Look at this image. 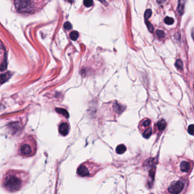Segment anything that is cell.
Instances as JSON below:
<instances>
[{"label": "cell", "mask_w": 194, "mask_h": 194, "mask_svg": "<svg viewBox=\"0 0 194 194\" xmlns=\"http://www.w3.org/2000/svg\"><path fill=\"white\" fill-rule=\"evenodd\" d=\"M30 178L29 173L25 171L10 169L3 174L1 178V185L7 192H16L27 184Z\"/></svg>", "instance_id": "1"}, {"label": "cell", "mask_w": 194, "mask_h": 194, "mask_svg": "<svg viewBox=\"0 0 194 194\" xmlns=\"http://www.w3.org/2000/svg\"><path fill=\"white\" fill-rule=\"evenodd\" d=\"M47 0H11L14 10L23 15H31L43 9Z\"/></svg>", "instance_id": "2"}, {"label": "cell", "mask_w": 194, "mask_h": 194, "mask_svg": "<svg viewBox=\"0 0 194 194\" xmlns=\"http://www.w3.org/2000/svg\"><path fill=\"white\" fill-rule=\"evenodd\" d=\"M37 150V143L32 136H27L19 144L18 153L24 157H30L34 155Z\"/></svg>", "instance_id": "3"}, {"label": "cell", "mask_w": 194, "mask_h": 194, "mask_svg": "<svg viewBox=\"0 0 194 194\" xmlns=\"http://www.w3.org/2000/svg\"><path fill=\"white\" fill-rule=\"evenodd\" d=\"M184 187V184L182 181H178L174 183L171 184L169 188V191L171 194H179L183 190Z\"/></svg>", "instance_id": "4"}, {"label": "cell", "mask_w": 194, "mask_h": 194, "mask_svg": "<svg viewBox=\"0 0 194 194\" xmlns=\"http://www.w3.org/2000/svg\"><path fill=\"white\" fill-rule=\"evenodd\" d=\"M77 173L81 177H88L90 175V171L88 170L87 164H81V166L78 167Z\"/></svg>", "instance_id": "5"}, {"label": "cell", "mask_w": 194, "mask_h": 194, "mask_svg": "<svg viewBox=\"0 0 194 194\" xmlns=\"http://www.w3.org/2000/svg\"><path fill=\"white\" fill-rule=\"evenodd\" d=\"M69 132V126L67 122H62L59 126V132L62 136H67Z\"/></svg>", "instance_id": "6"}, {"label": "cell", "mask_w": 194, "mask_h": 194, "mask_svg": "<svg viewBox=\"0 0 194 194\" xmlns=\"http://www.w3.org/2000/svg\"><path fill=\"white\" fill-rule=\"evenodd\" d=\"M180 167H181V170L182 172H188V171L190 170L191 164L188 162L183 161L181 162Z\"/></svg>", "instance_id": "7"}, {"label": "cell", "mask_w": 194, "mask_h": 194, "mask_svg": "<svg viewBox=\"0 0 194 194\" xmlns=\"http://www.w3.org/2000/svg\"><path fill=\"white\" fill-rule=\"evenodd\" d=\"M186 0H179L178 7V12L179 16H182L184 13V8Z\"/></svg>", "instance_id": "8"}, {"label": "cell", "mask_w": 194, "mask_h": 194, "mask_svg": "<svg viewBox=\"0 0 194 194\" xmlns=\"http://www.w3.org/2000/svg\"><path fill=\"white\" fill-rule=\"evenodd\" d=\"M127 150V147L126 146L123 145V144H121L118 145L117 147H116V151L117 153V154H121L124 153L125 151Z\"/></svg>", "instance_id": "9"}, {"label": "cell", "mask_w": 194, "mask_h": 194, "mask_svg": "<svg viewBox=\"0 0 194 194\" xmlns=\"http://www.w3.org/2000/svg\"><path fill=\"white\" fill-rule=\"evenodd\" d=\"M166 127V122L164 120H161L158 122V129L159 131H164Z\"/></svg>", "instance_id": "10"}, {"label": "cell", "mask_w": 194, "mask_h": 194, "mask_svg": "<svg viewBox=\"0 0 194 194\" xmlns=\"http://www.w3.org/2000/svg\"><path fill=\"white\" fill-rule=\"evenodd\" d=\"M114 109L116 111V112L118 113H122V112L124 111L125 108L122 107V106L121 105H120L118 103H116L114 104Z\"/></svg>", "instance_id": "11"}, {"label": "cell", "mask_w": 194, "mask_h": 194, "mask_svg": "<svg viewBox=\"0 0 194 194\" xmlns=\"http://www.w3.org/2000/svg\"><path fill=\"white\" fill-rule=\"evenodd\" d=\"M79 33L76 31H73L70 34V38L72 40H76L79 37Z\"/></svg>", "instance_id": "12"}, {"label": "cell", "mask_w": 194, "mask_h": 194, "mask_svg": "<svg viewBox=\"0 0 194 194\" xmlns=\"http://www.w3.org/2000/svg\"><path fill=\"white\" fill-rule=\"evenodd\" d=\"M152 133V131H151V128H149L146 129V131H144V133H143V136L144 137L146 138H148L150 137Z\"/></svg>", "instance_id": "13"}, {"label": "cell", "mask_w": 194, "mask_h": 194, "mask_svg": "<svg viewBox=\"0 0 194 194\" xmlns=\"http://www.w3.org/2000/svg\"><path fill=\"white\" fill-rule=\"evenodd\" d=\"M9 74H3L0 75V83H3L5 81H7L9 78Z\"/></svg>", "instance_id": "14"}, {"label": "cell", "mask_w": 194, "mask_h": 194, "mask_svg": "<svg viewBox=\"0 0 194 194\" xmlns=\"http://www.w3.org/2000/svg\"><path fill=\"white\" fill-rule=\"evenodd\" d=\"M164 22L165 24H167V25H172V24H174V19L173 18H171V17H166L164 18Z\"/></svg>", "instance_id": "15"}, {"label": "cell", "mask_w": 194, "mask_h": 194, "mask_svg": "<svg viewBox=\"0 0 194 194\" xmlns=\"http://www.w3.org/2000/svg\"><path fill=\"white\" fill-rule=\"evenodd\" d=\"M57 111L59 113L62 114L66 118H68V117H69V114L67 112V111H66L65 109H57Z\"/></svg>", "instance_id": "16"}, {"label": "cell", "mask_w": 194, "mask_h": 194, "mask_svg": "<svg viewBox=\"0 0 194 194\" xmlns=\"http://www.w3.org/2000/svg\"><path fill=\"white\" fill-rule=\"evenodd\" d=\"M93 1L92 0H84V5L87 7H90L93 5Z\"/></svg>", "instance_id": "17"}, {"label": "cell", "mask_w": 194, "mask_h": 194, "mask_svg": "<svg viewBox=\"0 0 194 194\" xmlns=\"http://www.w3.org/2000/svg\"><path fill=\"white\" fill-rule=\"evenodd\" d=\"M175 66L177 67L178 70H182L183 69V63L181 60H178L175 63Z\"/></svg>", "instance_id": "18"}, {"label": "cell", "mask_w": 194, "mask_h": 194, "mask_svg": "<svg viewBox=\"0 0 194 194\" xmlns=\"http://www.w3.org/2000/svg\"><path fill=\"white\" fill-rule=\"evenodd\" d=\"M151 14H152V12L150 9H147L146 12H145V20H147L151 16Z\"/></svg>", "instance_id": "19"}, {"label": "cell", "mask_w": 194, "mask_h": 194, "mask_svg": "<svg viewBox=\"0 0 194 194\" xmlns=\"http://www.w3.org/2000/svg\"><path fill=\"white\" fill-rule=\"evenodd\" d=\"M145 23H146V25H147V28H148L149 30L150 31L151 33H153V31H154L153 26L149 22H148L147 20H145Z\"/></svg>", "instance_id": "20"}, {"label": "cell", "mask_w": 194, "mask_h": 194, "mask_svg": "<svg viewBox=\"0 0 194 194\" xmlns=\"http://www.w3.org/2000/svg\"><path fill=\"white\" fill-rule=\"evenodd\" d=\"M157 34L158 37L159 38H164L166 35L164 31L160 30H158L157 31Z\"/></svg>", "instance_id": "21"}, {"label": "cell", "mask_w": 194, "mask_h": 194, "mask_svg": "<svg viewBox=\"0 0 194 194\" xmlns=\"http://www.w3.org/2000/svg\"><path fill=\"white\" fill-rule=\"evenodd\" d=\"M64 27L67 30H70L72 29V25L69 22H66L64 25Z\"/></svg>", "instance_id": "22"}, {"label": "cell", "mask_w": 194, "mask_h": 194, "mask_svg": "<svg viewBox=\"0 0 194 194\" xmlns=\"http://www.w3.org/2000/svg\"><path fill=\"white\" fill-rule=\"evenodd\" d=\"M194 125H190V126L188 127V133L191 134V135H193V134H194Z\"/></svg>", "instance_id": "23"}, {"label": "cell", "mask_w": 194, "mask_h": 194, "mask_svg": "<svg viewBox=\"0 0 194 194\" xmlns=\"http://www.w3.org/2000/svg\"><path fill=\"white\" fill-rule=\"evenodd\" d=\"M151 121L150 120H149V119H145L144 121H143V124H142V125L145 127H149V126H150V125Z\"/></svg>", "instance_id": "24"}, {"label": "cell", "mask_w": 194, "mask_h": 194, "mask_svg": "<svg viewBox=\"0 0 194 194\" xmlns=\"http://www.w3.org/2000/svg\"><path fill=\"white\" fill-rule=\"evenodd\" d=\"M100 2H101V3H104L105 5V6H107V3L106 2V1H105V0H99Z\"/></svg>", "instance_id": "25"}, {"label": "cell", "mask_w": 194, "mask_h": 194, "mask_svg": "<svg viewBox=\"0 0 194 194\" xmlns=\"http://www.w3.org/2000/svg\"><path fill=\"white\" fill-rule=\"evenodd\" d=\"M166 0H157V2H158V3H163V2H164Z\"/></svg>", "instance_id": "26"}]
</instances>
